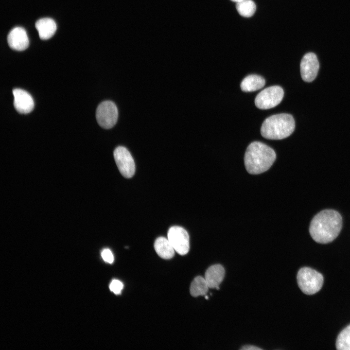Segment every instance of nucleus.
<instances>
[{"instance_id": "423d86ee", "label": "nucleus", "mask_w": 350, "mask_h": 350, "mask_svg": "<svg viewBox=\"0 0 350 350\" xmlns=\"http://www.w3.org/2000/svg\"><path fill=\"white\" fill-rule=\"evenodd\" d=\"M118 111L116 105L110 101L102 102L97 107L96 118L98 124L103 128L109 129L117 122Z\"/></svg>"}, {"instance_id": "20e7f679", "label": "nucleus", "mask_w": 350, "mask_h": 350, "mask_svg": "<svg viewBox=\"0 0 350 350\" xmlns=\"http://www.w3.org/2000/svg\"><path fill=\"white\" fill-rule=\"evenodd\" d=\"M297 281L300 289L305 294L313 295L321 288L323 276L314 269L303 267L298 272Z\"/></svg>"}, {"instance_id": "f8f14e48", "label": "nucleus", "mask_w": 350, "mask_h": 350, "mask_svg": "<svg viewBox=\"0 0 350 350\" xmlns=\"http://www.w3.org/2000/svg\"><path fill=\"white\" fill-rule=\"evenodd\" d=\"M225 271L220 264H214L209 267L205 274V279L209 288H216L223 281Z\"/></svg>"}, {"instance_id": "2eb2a0df", "label": "nucleus", "mask_w": 350, "mask_h": 350, "mask_svg": "<svg viewBox=\"0 0 350 350\" xmlns=\"http://www.w3.org/2000/svg\"><path fill=\"white\" fill-rule=\"evenodd\" d=\"M265 83V80L262 77L256 74H251L242 80L240 86L242 91L251 92L262 88Z\"/></svg>"}, {"instance_id": "7ed1b4c3", "label": "nucleus", "mask_w": 350, "mask_h": 350, "mask_svg": "<svg viewBox=\"0 0 350 350\" xmlns=\"http://www.w3.org/2000/svg\"><path fill=\"white\" fill-rule=\"evenodd\" d=\"M295 128L293 116L289 114L280 113L267 118L262 125L261 133L267 139L281 140L291 135Z\"/></svg>"}, {"instance_id": "a211bd4d", "label": "nucleus", "mask_w": 350, "mask_h": 350, "mask_svg": "<svg viewBox=\"0 0 350 350\" xmlns=\"http://www.w3.org/2000/svg\"><path fill=\"white\" fill-rule=\"evenodd\" d=\"M336 347L339 350H350V325L343 330L338 335Z\"/></svg>"}, {"instance_id": "9d476101", "label": "nucleus", "mask_w": 350, "mask_h": 350, "mask_svg": "<svg viewBox=\"0 0 350 350\" xmlns=\"http://www.w3.org/2000/svg\"><path fill=\"white\" fill-rule=\"evenodd\" d=\"M14 105L16 110L21 114L31 112L34 107V102L32 96L26 91L15 88L13 90Z\"/></svg>"}, {"instance_id": "4be33fe9", "label": "nucleus", "mask_w": 350, "mask_h": 350, "mask_svg": "<svg viewBox=\"0 0 350 350\" xmlns=\"http://www.w3.org/2000/svg\"><path fill=\"white\" fill-rule=\"evenodd\" d=\"M231 0L232 1L235 2H236V3H238V2L241 1H242V0Z\"/></svg>"}, {"instance_id": "6ab92c4d", "label": "nucleus", "mask_w": 350, "mask_h": 350, "mask_svg": "<svg viewBox=\"0 0 350 350\" xmlns=\"http://www.w3.org/2000/svg\"><path fill=\"white\" fill-rule=\"evenodd\" d=\"M123 287V283L118 280H112L109 285L110 291L116 295L120 294L121 293Z\"/></svg>"}, {"instance_id": "f03ea898", "label": "nucleus", "mask_w": 350, "mask_h": 350, "mask_svg": "<svg viewBox=\"0 0 350 350\" xmlns=\"http://www.w3.org/2000/svg\"><path fill=\"white\" fill-rule=\"evenodd\" d=\"M276 158V153L272 148L261 142L254 141L246 149L244 157L245 167L250 174H260L268 170Z\"/></svg>"}, {"instance_id": "dca6fc26", "label": "nucleus", "mask_w": 350, "mask_h": 350, "mask_svg": "<svg viewBox=\"0 0 350 350\" xmlns=\"http://www.w3.org/2000/svg\"><path fill=\"white\" fill-rule=\"evenodd\" d=\"M209 287L205 279L197 276L192 281L190 286V294L192 297H196L206 295Z\"/></svg>"}, {"instance_id": "9b49d317", "label": "nucleus", "mask_w": 350, "mask_h": 350, "mask_svg": "<svg viewBox=\"0 0 350 350\" xmlns=\"http://www.w3.org/2000/svg\"><path fill=\"white\" fill-rule=\"evenodd\" d=\"M7 42L13 50L22 51L29 46V39L25 29L20 27L13 28L7 35Z\"/></svg>"}, {"instance_id": "412c9836", "label": "nucleus", "mask_w": 350, "mask_h": 350, "mask_svg": "<svg viewBox=\"0 0 350 350\" xmlns=\"http://www.w3.org/2000/svg\"><path fill=\"white\" fill-rule=\"evenodd\" d=\"M242 350H260L261 348L252 345H245L241 348Z\"/></svg>"}, {"instance_id": "f3484780", "label": "nucleus", "mask_w": 350, "mask_h": 350, "mask_svg": "<svg viewBox=\"0 0 350 350\" xmlns=\"http://www.w3.org/2000/svg\"><path fill=\"white\" fill-rule=\"evenodd\" d=\"M236 9L239 14L244 17H250L255 12L256 6L252 0H243L236 4Z\"/></svg>"}, {"instance_id": "aec40b11", "label": "nucleus", "mask_w": 350, "mask_h": 350, "mask_svg": "<svg viewBox=\"0 0 350 350\" xmlns=\"http://www.w3.org/2000/svg\"><path fill=\"white\" fill-rule=\"evenodd\" d=\"M101 256L103 260L109 263H112L114 261V256L111 250L108 248L104 249L101 253Z\"/></svg>"}, {"instance_id": "0eeeda50", "label": "nucleus", "mask_w": 350, "mask_h": 350, "mask_svg": "<svg viewBox=\"0 0 350 350\" xmlns=\"http://www.w3.org/2000/svg\"><path fill=\"white\" fill-rule=\"evenodd\" d=\"M114 158L120 173L126 178H131L135 172L134 160L128 150L118 146L114 151Z\"/></svg>"}, {"instance_id": "1a4fd4ad", "label": "nucleus", "mask_w": 350, "mask_h": 350, "mask_svg": "<svg viewBox=\"0 0 350 350\" xmlns=\"http://www.w3.org/2000/svg\"><path fill=\"white\" fill-rule=\"evenodd\" d=\"M319 68V62L315 53L309 52L305 54L300 62L302 79L307 82L313 81L317 76Z\"/></svg>"}, {"instance_id": "39448f33", "label": "nucleus", "mask_w": 350, "mask_h": 350, "mask_svg": "<svg viewBox=\"0 0 350 350\" xmlns=\"http://www.w3.org/2000/svg\"><path fill=\"white\" fill-rule=\"evenodd\" d=\"M284 95L283 90L279 86L268 87L262 90L256 96L255 104L258 108L267 109L278 105Z\"/></svg>"}, {"instance_id": "6e6552de", "label": "nucleus", "mask_w": 350, "mask_h": 350, "mask_svg": "<svg viewBox=\"0 0 350 350\" xmlns=\"http://www.w3.org/2000/svg\"><path fill=\"white\" fill-rule=\"evenodd\" d=\"M167 237L178 254L184 255L188 253L190 249L189 236L184 228L179 226L171 227L168 230Z\"/></svg>"}, {"instance_id": "4468645a", "label": "nucleus", "mask_w": 350, "mask_h": 350, "mask_svg": "<svg viewBox=\"0 0 350 350\" xmlns=\"http://www.w3.org/2000/svg\"><path fill=\"white\" fill-rule=\"evenodd\" d=\"M154 248L158 255L164 259H170L175 255L174 247L168 238L164 237H158L156 240Z\"/></svg>"}, {"instance_id": "f257e3e1", "label": "nucleus", "mask_w": 350, "mask_h": 350, "mask_svg": "<svg viewBox=\"0 0 350 350\" xmlns=\"http://www.w3.org/2000/svg\"><path fill=\"white\" fill-rule=\"evenodd\" d=\"M342 226V219L338 212L333 210H324L313 218L309 232L316 242L327 244L338 236Z\"/></svg>"}, {"instance_id": "ddd939ff", "label": "nucleus", "mask_w": 350, "mask_h": 350, "mask_svg": "<svg viewBox=\"0 0 350 350\" xmlns=\"http://www.w3.org/2000/svg\"><path fill=\"white\" fill-rule=\"evenodd\" d=\"M35 27L41 39L46 40L52 37L56 30L55 21L51 18H42L37 20Z\"/></svg>"}]
</instances>
